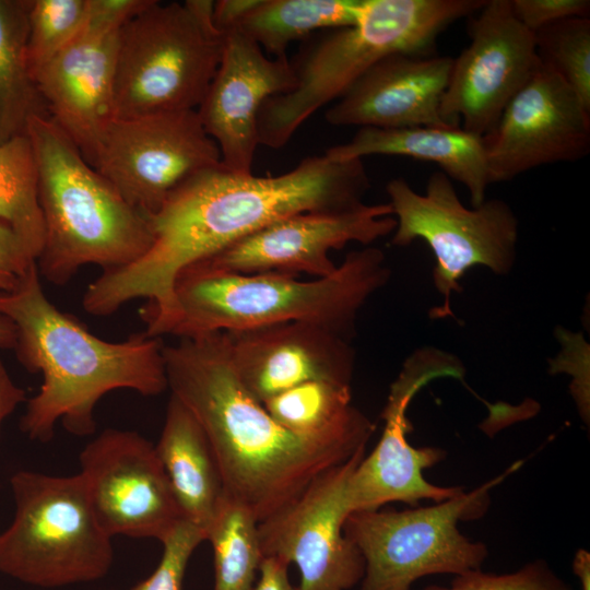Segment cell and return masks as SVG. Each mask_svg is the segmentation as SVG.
I'll list each match as a JSON object with an SVG mask.
<instances>
[{"mask_svg": "<svg viewBox=\"0 0 590 590\" xmlns=\"http://www.w3.org/2000/svg\"><path fill=\"white\" fill-rule=\"evenodd\" d=\"M491 184L590 152V109L542 63L483 137Z\"/></svg>", "mask_w": 590, "mask_h": 590, "instance_id": "17", "label": "cell"}, {"mask_svg": "<svg viewBox=\"0 0 590 590\" xmlns=\"http://www.w3.org/2000/svg\"><path fill=\"white\" fill-rule=\"evenodd\" d=\"M365 455L362 447L322 472L294 502L258 523L263 557L295 564L299 590H350L364 576V558L343 524L350 515L346 483Z\"/></svg>", "mask_w": 590, "mask_h": 590, "instance_id": "13", "label": "cell"}, {"mask_svg": "<svg viewBox=\"0 0 590 590\" xmlns=\"http://www.w3.org/2000/svg\"><path fill=\"white\" fill-rule=\"evenodd\" d=\"M119 32V31H118ZM117 33L79 35L34 79L49 118L91 164L115 114Z\"/></svg>", "mask_w": 590, "mask_h": 590, "instance_id": "21", "label": "cell"}, {"mask_svg": "<svg viewBox=\"0 0 590 590\" xmlns=\"http://www.w3.org/2000/svg\"><path fill=\"white\" fill-rule=\"evenodd\" d=\"M37 170L45 243L36 260L40 276L67 284L87 264L108 271L141 258L152 245L146 216L85 161L49 117L27 126Z\"/></svg>", "mask_w": 590, "mask_h": 590, "instance_id": "6", "label": "cell"}, {"mask_svg": "<svg viewBox=\"0 0 590 590\" xmlns=\"http://www.w3.org/2000/svg\"><path fill=\"white\" fill-rule=\"evenodd\" d=\"M15 340L16 331L13 322L5 316L0 315V349L13 350Z\"/></svg>", "mask_w": 590, "mask_h": 590, "instance_id": "40", "label": "cell"}, {"mask_svg": "<svg viewBox=\"0 0 590 590\" xmlns=\"http://www.w3.org/2000/svg\"><path fill=\"white\" fill-rule=\"evenodd\" d=\"M0 222L20 237L37 260L45 243L38 170L27 134L0 144Z\"/></svg>", "mask_w": 590, "mask_h": 590, "instance_id": "27", "label": "cell"}, {"mask_svg": "<svg viewBox=\"0 0 590 590\" xmlns=\"http://www.w3.org/2000/svg\"><path fill=\"white\" fill-rule=\"evenodd\" d=\"M258 523L246 507L225 496L205 534L213 550V590H255L263 559Z\"/></svg>", "mask_w": 590, "mask_h": 590, "instance_id": "28", "label": "cell"}, {"mask_svg": "<svg viewBox=\"0 0 590 590\" xmlns=\"http://www.w3.org/2000/svg\"><path fill=\"white\" fill-rule=\"evenodd\" d=\"M259 0H219L214 2L213 22L223 35L234 30Z\"/></svg>", "mask_w": 590, "mask_h": 590, "instance_id": "37", "label": "cell"}, {"mask_svg": "<svg viewBox=\"0 0 590 590\" xmlns=\"http://www.w3.org/2000/svg\"><path fill=\"white\" fill-rule=\"evenodd\" d=\"M390 273L385 253L371 246L349 252L329 276L308 281L192 266L177 276L164 335L192 338L305 321L352 337L358 311Z\"/></svg>", "mask_w": 590, "mask_h": 590, "instance_id": "4", "label": "cell"}, {"mask_svg": "<svg viewBox=\"0 0 590 590\" xmlns=\"http://www.w3.org/2000/svg\"><path fill=\"white\" fill-rule=\"evenodd\" d=\"M219 164L220 150L197 110L115 118L91 162L145 216L185 179Z\"/></svg>", "mask_w": 590, "mask_h": 590, "instance_id": "12", "label": "cell"}, {"mask_svg": "<svg viewBox=\"0 0 590 590\" xmlns=\"http://www.w3.org/2000/svg\"><path fill=\"white\" fill-rule=\"evenodd\" d=\"M87 0H30L27 60L33 78L80 33Z\"/></svg>", "mask_w": 590, "mask_h": 590, "instance_id": "30", "label": "cell"}, {"mask_svg": "<svg viewBox=\"0 0 590 590\" xmlns=\"http://www.w3.org/2000/svg\"><path fill=\"white\" fill-rule=\"evenodd\" d=\"M452 57L392 54L369 68L324 113L337 127L447 126L440 115Z\"/></svg>", "mask_w": 590, "mask_h": 590, "instance_id": "20", "label": "cell"}, {"mask_svg": "<svg viewBox=\"0 0 590 590\" xmlns=\"http://www.w3.org/2000/svg\"><path fill=\"white\" fill-rule=\"evenodd\" d=\"M203 541V531L182 519L161 542L163 553L154 571L130 590H181L189 560Z\"/></svg>", "mask_w": 590, "mask_h": 590, "instance_id": "32", "label": "cell"}, {"mask_svg": "<svg viewBox=\"0 0 590 590\" xmlns=\"http://www.w3.org/2000/svg\"><path fill=\"white\" fill-rule=\"evenodd\" d=\"M288 564L276 557H263L255 590H299L288 577Z\"/></svg>", "mask_w": 590, "mask_h": 590, "instance_id": "36", "label": "cell"}, {"mask_svg": "<svg viewBox=\"0 0 590 590\" xmlns=\"http://www.w3.org/2000/svg\"><path fill=\"white\" fill-rule=\"evenodd\" d=\"M10 486L15 512L0 533V574L47 589L108 574L111 538L95 517L80 473L55 476L20 470Z\"/></svg>", "mask_w": 590, "mask_h": 590, "instance_id": "8", "label": "cell"}, {"mask_svg": "<svg viewBox=\"0 0 590 590\" xmlns=\"http://www.w3.org/2000/svg\"><path fill=\"white\" fill-rule=\"evenodd\" d=\"M34 262L14 231L0 222V293L14 290Z\"/></svg>", "mask_w": 590, "mask_h": 590, "instance_id": "35", "label": "cell"}, {"mask_svg": "<svg viewBox=\"0 0 590 590\" xmlns=\"http://www.w3.org/2000/svg\"><path fill=\"white\" fill-rule=\"evenodd\" d=\"M294 83L288 58L268 57L238 30L224 34L219 67L197 109L220 150L223 167L252 173L261 106L268 98L288 92Z\"/></svg>", "mask_w": 590, "mask_h": 590, "instance_id": "18", "label": "cell"}, {"mask_svg": "<svg viewBox=\"0 0 590 590\" xmlns=\"http://www.w3.org/2000/svg\"><path fill=\"white\" fill-rule=\"evenodd\" d=\"M474 14L470 43L453 58L440 115L447 126L484 137L541 62L534 34L514 16L510 0H485Z\"/></svg>", "mask_w": 590, "mask_h": 590, "instance_id": "14", "label": "cell"}, {"mask_svg": "<svg viewBox=\"0 0 590 590\" xmlns=\"http://www.w3.org/2000/svg\"><path fill=\"white\" fill-rule=\"evenodd\" d=\"M573 571L579 578L581 590H590V553L579 548L573 559Z\"/></svg>", "mask_w": 590, "mask_h": 590, "instance_id": "39", "label": "cell"}, {"mask_svg": "<svg viewBox=\"0 0 590 590\" xmlns=\"http://www.w3.org/2000/svg\"><path fill=\"white\" fill-rule=\"evenodd\" d=\"M333 161L363 160L369 155H399L437 164L444 174L463 185L472 206L485 201L491 185L483 137L456 127L358 128L354 137L329 148Z\"/></svg>", "mask_w": 590, "mask_h": 590, "instance_id": "22", "label": "cell"}, {"mask_svg": "<svg viewBox=\"0 0 590 590\" xmlns=\"http://www.w3.org/2000/svg\"><path fill=\"white\" fill-rule=\"evenodd\" d=\"M366 0H259L234 30L273 58H287L295 40L328 28L355 25Z\"/></svg>", "mask_w": 590, "mask_h": 590, "instance_id": "24", "label": "cell"}, {"mask_svg": "<svg viewBox=\"0 0 590 590\" xmlns=\"http://www.w3.org/2000/svg\"><path fill=\"white\" fill-rule=\"evenodd\" d=\"M154 446L182 518L205 535L225 498L223 480L205 433L173 394Z\"/></svg>", "mask_w": 590, "mask_h": 590, "instance_id": "23", "label": "cell"}, {"mask_svg": "<svg viewBox=\"0 0 590 590\" xmlns=\"http://www.w3.org/2000/svg\"><path fill=\"white\" fill-rule=\"evenodd\" d=\"M517 21L532 34L556 22L589 17V0H510Z\"/></svg>", "mask_w": 590, "mask_h": 590, "instance_id": "33", "label": "cell"}, {"mask_svg": "<svg viewBox=\"0 0 590 590\" xmlns=\"http://www.w3.org/2000/svg\"><path fill=\"white\" fill-rule=\"evenodd\" d=\"M540 62L555 72L590 109V19L573 17L534 33Z\"/></svg>", "mask_w": 590, "mask_h": 590, "instance_id": "29", "label": "cell"}, {"mask_svg": "<svg viewBox=\"0 0 590 590\" xmlns=\"http://www.w3.org/2000/svg\"><path fill=\"white\" fill-rule=\"evenodd\" d=\"M262 404L281 426L305 437L375 432L374 423L352 404L351 385L308 381Z\"/></svg>", "mask_w": 590, "mask_h": 590, "instance_id": "26", "label": "cell"}, {"mask_svg": "<svg viewBox=\"0 0 590 590\" xmlns=\"http://www.w3.org/2000/svg\"><path fill=\"white\" fill-rule=\"evenodd\" d=\"M79 462L92 509L110 538L162 542L184 519L155 446L139 433L106 428Z\"/></svg>", "mask_w": 590, "mask_h": 590, "instance_id": "15", "label": "cell"}, {"mask_svg": "<svg viewBox=\"0 0 590 590\" xmlns=\"http://www.w3.org/2000/svg\"><path fill=\"white\" fill-rule=\"evenodd\" d=\"M26 401L25 390L16 385L0 358V433L3 422Z\"/></svg>", "mask_w": 590, "mask_h": 590, "instance_id": "38", "label": "cell"}, {"mask_svg": "<svg viewBox=\"0 0 590 590\" xmlns=\"http://www.w3.org/2000/svg\"><path fill=\"white\" fill-rule=\"evenodd\" d=\"M396 226L389 203L304 212L274 221L193 266L244 274L326 278L338 268L330 258L332 250L353 241L368 246L393 233Z\"/></svg>", "mask_w": 590, "mask_h": 590, "instance_id": "16", "label": "cell"}, {"mask_svg": "<svg viewBox=\"0 0 590 590\" xmlns=\"http://www.w3.org/2000/svg\"><path fill=\"white\" fill-rule=\"evenodd\" d=\"M149 0H87L82 32L97 35L117 33Z\"/></svg>", "mask_w": 590, "mask_h": 590, "instance_id": "34", "label": "cell"}, {"mask_svg": "<svg viewBox=\"0 0 590 590\" xmlns=\"http://www.w3.org/2000/svg\"><path fill=\"white\" fill-rule=\"evenodd\" d=\"M224 334L238 379L261 403L308 381L352 382L351 337L329 327L290 321Z\"/></svg>", "mask_w": 590, "mask_h": 590, "instance_id": "19", "label": "cell"}, {"mask_svg": "<svg viewBox=\"0 0 590 590\" xmlns=\"http://www.w3.org/2000/svg\"><path fill=\"white\" fill-rule=\"evenodd\" d=\"M463 375L464 366L456 355L434 346L418 347L406 357L381 412V437L347 480L345 499L350 514L376 510L394 502L411 507L424 499L440 503L464 491L461 486H438L426 481L424 469L442 461L447 452L437 447L415 448L406 437L413 429L406 416L413 398L435 379H462Z\"/></svg>", "mask_w": 590, "mask_h": 590, "instance_id": "11", "label": "cell"}, {"mask_svg": "<svg viewBox=\"0 0 590 590\" xmlns=\"http://www.w3.org/2000/svg\"><path fill=\"white\" fill-rule=\"evenodd\" d=\"M167 387L194 416L215 455L225 496L261 522L322 472L366 447L374 433L305 437L281 426L238 379L224 332L164 345Z\"/></svg>", "mask_w": 590, "mask_h": 590, "instance_id": "2", "label": "cell"}, {"mask_svg": "<svg viewBox=\"0 0 590 590\" xmlns=\"http://www.w3.org/2000/svg\"><path fill=\"white\" fill-rule=\"evenodd\" d=\"M0 315L15 327L20 364L43 376L20 421L32 440L49 441L57 422L78 437L94 434L95 406L110 391L154 397L168 389L161 338L140 332L109 342L94 335L47 298L36 262L14 290L0 293Z\"/></svg>", "mask_w": 590, "mask_h": 590, "instance_id": "3", "label": "cell"}, {"mask_svg": "<svg viewBox=\"0 0 590 590\" xmlns=\"http://www.w3.org/2000/svg\"><path fill=\"white\" fill-rule=\"evenodd\" d=\"M485 0H366L352 26L319 31L290 60L294 86L268 98L258 117L259 145L281 149L311 115L338 101L369 68L392 54L428 56L438 35Z\"/></svg>", "mask_w": 590, "mask_h": 590, "instance_id": "5", "label": "cell"}, {"mask_svg": "<svg viewBox=\"0 0 590 590\" xmlns=\"http://www.w3.org/2000/svg\"><path fill=\"white\" fill-rule=\"evenodd\" d=\"M386 191L397 221L391 245L422 239L435 256L433 281L444 300L429 311L432 319L453 316L450 296L461 291L459 280L470 268L483 266L504 275L514 267L519 223L505 201L489 199L469 209L440 170L429 176L424 193L402 177L391 179Z\"/></svg>", "mask_w": 590, "mask_h": 590, "instance_id": "10", "label": "cell"}, {"mask_svg": "<svg viewBox=\"0 0 590 590\" xmlns=\"http://www.w3.org/2000/svg\"><path fill=\"white\" fill-rule=\"evenodd\" d=\"M213 8L211 0H149L119 30L116 118L198 109L223 49Z\"/></svg>", "mask_w": 590, "mask_h": 590, "instance_id": "7", "label": "cell"}, {"mask_svg": "<svg viewBox=\"0 0 590 590\" xmlns=\"http://www.w3.org/2000/svg\"><path fill=\"white\" fill-rule=\"evenodd\" d=\"M423 590H573L543 559L530 562L516 571L489 574L481 569L455 576L449 587L428 586Z\"/></svg>", "mask_w": 590, "mask_h": 590, "instance_id": "31", "label": "cell"}, {"mask_svg": "<svg viewBox=\"0 0 590 590\" xmlns=\"http://www.w3.org/2000/svg\"><path fill=\"white\" fill-rule=\"evenodd\" d=\"M30 0H0V144L26 134L35 117H49L27 60Z\"/></svg>", "mask_w": 590, "mask_h": 590, "instance_id": "25", "label": "cell"}, {"mask_svg": "<svg viewBox=\"0 0 590 590\" xmlns=\"http://www.w3.org/2000/svg\"><path fill=\"white\" fill-rule=\"evenodd\" d=\"M369 188L363 160L333 161L324 154L278 176L234 173L222 164L197 172L146 216L149 250L128 266L103 271L87 286L82 306L90 315L109 316L145 298L140 309L145 332L160 335L184 270L280 219L358 208Z\"/></svg>", "mask_w": 590, "mask_h": 590, "instance_id": "1", "label": "cell"}, {"mask_svg": "<svg viewBox=\"0 0 590 590\" xmlns=\"http://www.w3.org/2000/svg\"><path fill=\"white\" fill-rule=\"evenodd\" d=\"M520 465L518 461L473 491L428 507L351 512L343 531L365 562L358 590H412L417 579L428 575L481 569L488 548L463 535L458 522L482 517L491 489Z\"/></svg>", "mask_w": 590, "mask_h": 590, "instance_id": "9", "label": "cell"}]
</instances>
